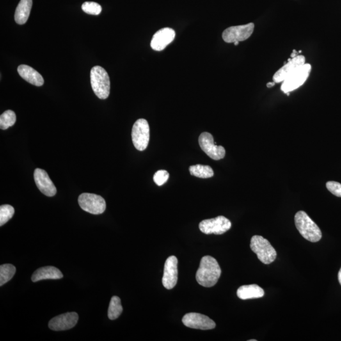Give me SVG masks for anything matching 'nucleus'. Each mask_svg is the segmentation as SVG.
I'll return each instance as SVG.
<instances>
[{
    "instance_id": "nucleus-1",
    "label": "nucleus",
    "mask_w": 341,
    "mask_h": 341,
    "mask_svg": "<svg viewBox=\"0 0 341 341\" xmlns=\"http://www.w3.org/2000/svg\"><path fill=\"white\" fill-rule=\"evenodd\" d=\"M221 275V267L214 258L210 256L202 257L196 274V280L199 285L205 288L212 287L216 285Z\"/></svg>"
},
{
    "instance_id": "nucleus-2",
    "label": "nucleus",
    "mask_w": 341,
    "mask_h": 341,
    "mask_svg": "<svg viewBox=\"0 0 341 341\" xmlns=\"http://www.w3.org/2000/svg\"><path fill=\"white\" fill-rule=\"evenodd\" d=\"M294 222L297 230L304 239L313 243L321 240V230L305 212H297L294 216Z\"/></svg>"
},
{
    "instance_id": "nucleus-3",
    "label": "nucleus",
    "mask_w": 341,
    "mask_h": 341,
    "mask_svg": "<svg viewBox=\"0 0 341 341\" xmlns=\"http://www.w3.org/2000/svg\"><path fill=\"white\" fill-rule=\"evenodd\" d=\"M91 83L95 95L100 99H106L110 93V80L106 70L96 66L91 70Z\"/></svg>"
},
{
    "instance_id": "nucleus-4",
    "label": "nucleus",
    "mask_w": 341,
    "mask_h": 341,
    "mask_svg": "<svg viewBox=\"0 0 341 341\" xmlns=\"http://www.w3.org/2000/svg\"><path fill=\"white\" fill-rule=\"evenodd\" d=\"M250 248L263 264H270L276 260V249L267 240L261 236L255 235L251 238Z\"/></svg>"
},
{
    "instance_id": "nucleus-5",
    "label": "nucleus",
    "mask_w": 341,
    "mask_h": 341,
    "mask_svg": "<svg viewBox=\"0 0 341 341\" xmlns=\"http://www.w3.org/2000/svg\"><path fill=\"white\" fill-rule=\"evenodd\" d=\"M133 144L137 150L143 151L147 147L150 139V128L145 119H139L133 126L132 131Z\"/></svg>"
},
{
    "instance_id": "nucleus-6",
    "label": "nucleus",
    "mask_w": 341,
    "mask_h": 341,
    "mask_svg": "<svg viewBox=\"0 0 341 341\" xmlns=\"http://www.w3.org/2000/svg\"><path fill=\"white\" fill-rule=\"evenodd\" d=\"M312 66L305 63L283 82L281 91L285 94L292 92L303 86L310 75Z\"/></svg>"
},
{
    "instance_id": "nucleus-7",
    "label": "nucleus",
    "mask_w": 341,
    "mask_h": 341,
    "mask_svg": "<svg viewBox=\"0 0 341 341\" xmlns=\"http://www.w3.org/2000/svg\"><path fill=\"white\" fill-rule=\"evenodd\" d=\"M78 202L82 209L92 214H101L106 208L104 199L96 194H82L79 196Z\"/></svg>"
},
{
    "instance_id": "nucleus-8",
    "label": "nucleus",
    "mask_w": 341,
    "mask_h": 341,
    "mask_svg": "<svg viewBox=\"0 0 341 341\" xmlns=\"http://www.w3.org/2000/svg\"><path fill=\"white\" fill-rule=\"evenodd\" d=\"M231 221L226 217L220 216L215 218L205 219L199 224V229L206 235H223L231 228Z\"/></svg>"
},
{
    "instance_id": "nucleus-9",
    "label": "nucleus",
    "mask_w": 341,
    "mask_h": 341,
    "mask_svg": "<svg viewBox=\"0 0 341 341\" xmlns=\"http://www.w3.org/2000/svg\"><path fill=\"white\" fill-rule=\"evenodd\" d=\"M198 143L203 152L211 159L218 161L225 156V148L223 146H217L214 143L213 136L209 133L203 132L201 134Z\"/></svg>"
},
{
    "instance_id": "nucleus-10",
    "label": "nucleus",
    "mask_w": 341,
    "mask_h": 341,
    "mask_svg": "<svg viewBox=\"0 0 341 341\" xmlns=\"http://www.w3.org/2000/svg\"><path fill=\"white\" fill-rule=\"evenodd\" d=\"M254 27L253 23H249L243 26L228 27L223 32V40L227 43H234L236 41L248 40L253 33Z\"/></svg>"
},
{
    "instance_id": "nucleus-11",
    "label": "nucleus",
    "mask_w": 341,
    "mask_h": 341,
    "mask_svg": "<svg viewBox=\"0 0 341 341\" xmlns=\"http://www.w3.org/2000/svg\"><path fill=\"white\" fill-rule=\"evenodd\" d=\"M182 322L189 328L200 330H210L216 326V323L209 317L198 313H187L183 317Z\"/></svg>"
},
{
    "instance_id": "nucleus-12",
    "label": "nucleus",
    "mask_w": 341,
    "mask_h": 341,
    "mask_svg": "<svg viewBox=\"0 0 341 341\" xmlns=\"http://www.w3.org/2000/svg\"><path fill=\"white\" fill-rule=\"evenodd\" d=\"M79 315L75 312L63 313L52 318L49 322V327L52 331H62L69 330L76 326Z\"/></svg>"
},
{
    "instance_id": "nucleus-13",
    "label": "nucleus",
    "mask_w": 341,
    "mask_h": 341,
    "mask_svg": "<svg viewBox=\"0 0 341 341\" xmlns=\"http://www.w3.org/2000/svg\"><path fill=\"white\" fill-rule=\"evenodd\" d=\"M178 281V259L175 256L167 258L164 264L162 285L167 290L173 289Z\"/></svg>"
},
{
    "instance_id": "nucleus-14",
    "label": "nucleus",
    "mask_w": 341,
    "mask_h": 341,
    "mask_svg": "<svg viewBox=\"0 0 341 341\" xmlns=\"http://www.w3.org/2000/svg\"><path fill=\"white\" fill-rule=\"evenodd\" d=\"M304 64H305V57L303 55H298L294 58H292L290 61H287L278 72H276L273 77L274 82L276 83L283 82Z\"/></svg>"
},
{
    "instance_id": "nucleus-15",
    "label": "nucleus",
    "mask_w": 341,
    "mask_h": 341,
    "mask_svg": "<svg viewBox=\"0 0 341 341\" xmlns=\"http://www.w3.org/2000/svg\"><path fill=\"white\" fill-rule=\"evenodd\" d=\"M34 181L39 190L48 196H53L56 194V188L54 186L49 175L44 169L37 168L34 173Z\"/></svg>"
},
{
    "instance_id": "nucleus-16",
    "label": "nucleus",
    "mask_w": 341,
    "mask_h": 341,
    "mask_svg": "<svg viewBox=\"0 0 341 341\" xmlns=\"http://www.w3.org/2000/svg\"><path fill=\"white\" fill-rule=\"evenodd\" d=\"M176 36L173 29L166 27L155 33L151 40L150 47L155 51H160L165 49L167 46L172 43Z\"/></svg>"
},
{
    "instance_id": "nucleus-17",
    "label": "nucleus",
    "mask_w": 341,
    "mask_h": 341,
    "mask_svg": "<svg viewBox=\"0 0 341 341\" xmlns=\"http://www.w3.org/2000/svg\"><path fill=\"white\" fill-rule=\"evenodd\" d=\"M17 71L20 76L30 84L38 87L44 84V79L42 75L31 66L21 65L18 67Z\"/></svg>"
},
{
    "instance_id": "nucleus-18",
    "label": "nucleus",
    "mask_w": 341,
    "mask_h": 341,
    "mask_svg": "<svg viewBox=\"0 0 341 341\" xmlns=\"http://www.w3.org/2000/svg\"><path fill=\"white\" fill-rule=\"evenodd\" d=\"M63 275L58 268L47 266L40 268L34 272L32 276V281L36 283L46 279H59L63 278Z\"/></svg>"
},
{
    "instance_id": "nucleus-19",
    "label": "nucleus",
    "mask_w": 341,
    "mask_h": 341,
    "mask_svg": "<svg viewBox=\"0 0 341 341\" xmlns=\"http://www.w3.org/2000/svg\"><path fill=\"white\" fill-rule=\"evenodd\" d=\"M237 296L244 300L260 298L264 296V291L257 285H244L237 290Z\"/></svg>"
},
{
    "instance_id": "nucleus-20",
    "label": "nucleus",
    "mask_w": 341,
    "mask_h": 341,
    "mask_svg": "<svg viewBox=\"0 0 341 341\" xmlns=\"http://www.w3.org/2000/svg\"><path fill=\"white\" fill-rule=\"evenodd\" d=\"M33 6V0H20L15 13V20L17 24H26L28 20Z\"/></svg>"
},
{
    "instance_id": "nucleus-21",
    "label": "nucleus",
    "mask_w": 341,
    "mask_h": 341,
    "mask_svg": "<svg viewBox=\"0 0 341 341\" xmlns=\"http://www.w3.org/2000/svg\"><path fill=\"white\" fill-rule=\"evenodd\" d=\"M192 176L200 178H209L214 176V171L211 167L202 164L191 166L189 168Z\"/></svg>"
},
{
    "instance_id": "nucleus-22",
    "label": "nucleus",
    "mask_w": 341,
    "mask_h": 341,
    "mask_svg": "<svg viewBox=\"0 0 341 341\" xmlns=\"http://www.w3.org/2000/svg\"><path fill=\"white\" fill-rule=\"evenodd\" d=\"M122 312L123 306L120 297L116 296L112 297L107 312L109 319L112 320L118 319Z\"/></svg>"
},
{
    "instance_id": "nucleus-23",
    "label": "nucleus",
    "mask_w": 341,
    "mask_h": 341,
    "mask_svg": "<svg viewBox=\"0 0 341 341\" xmlns=\"http://www.w3.org/2000/svg\"><path fill=\"white\" fill-rule=\"evenodd\" d=\"M16 268L14 265L6 264L0 266V286H2L10 281L15 275Z\"/></svg>"
},
{
    "instance_id": "nucleus-24",
    "label": "nucleus",
    "mask_w": 341,
    "mask_h": 341,
    "mask_svg": "<svg viewBox=\"0 0 341 341\" xmlns=\"http://www.w3.org/2000/svg\"><path fill=\"white\" fill-rule=\"evenodd\" d=\"M16 122V114L14 111L7 110L0 116V128L1 130L8 129Z\"/></svg>"
},
{
    "instance_id": "nucleus-25",
    "label": "nucleus",
    "mask_w": 341,
    "mask_h": 341,
    "mask_svg": "<svg viewBox=\"0 0 341 341\" xmlns=\"http://www.w3.org/2000/svg\"><path fill=\"white\" fill-rule=\"evenodd\" d=\"M14 208L10 205H3L0 207V226L7 223L14 214Z\"/></svg>"
},
{
    "instance_id": "nucleus-26",
    "label": "nucleus",
    "mask_w": 341,
    "mask_h": 341,
    "mask_svg": "<svg viewBox=\"0 0 341 341\" xmlns=\"http://www.w3.org/2000/svg\"><path fill=\"white\" fill-rule=\"evenodd\" d=\"M82 10L89 15H98L102 11L101 6L93 1L85 2L82 5Z\"/></svg>"
},
{
    "instance_id": "nucleus-27",
    "label": "nucleus",
    "mask_w": 341,
    "mask_h": 341,
    "mask_svg": "<svg viewBox=\"0 0 341 341\" xmlns=\"http://www.w3.org/2000/svg\"><path fill=\"white\" fill-rule=\"evenodd\" d=\"M169 178V174L166 170H159L154 174V181L158 186H162L166 184Z\"/></svg>"
},
{
    "instance_id": "nucleus-28",
    "label": "nucleus",
    "mask_w": 341,
    "mask_h": 341,
    "mask_svg": "<svg viewBox=\"0 0 341 341\" xmlns=\"http://www.w3.org/2000/svg\"><path fill=\"white\" fill-rule=\"evenodd\" d=\"M327 189L331 193L338 197H341V184L336 182H328L326 184Z\"/></svg>"
},
{
    "instance_id": "nucleus-29",
    "label": "nucleus",
    "mask_w": 341,
    "mask_h": 341,
    "mask_svg": "<svg viewBox=\"0 0 341 341\" xmlns=\"http://www.w3.org/2000/svg\"><path fill=\"white\" fill-rule=\"evenodd\" d=\"M298 51H296V50L294 49L292 51V53L291 54V58H294L295 57L298 56Z\"/></svg>"
},
{
    "instance_id": "nucleus-30",
    "label": "nucleus",
    "mask_w": 341,
    "mask_h": 341,
    "mask_svg": "<svg viewBox=\"0 0 341 341\" xmlns=\"http://www.w3.org/2000/svg\"><path fill=\"white\" fill-rule=\"evenodd\" d=\"M276 84V83L275 82H269V83L267 84V87L268 88H272V87H274V86H275Z\"/></svg>"
},
{
    "instance_id": "nucleus-31",
    "label": "nucleus",
    "mask_w": 341,
    "mask_h": 341,
    "mask_svg": "<svg viewBox=\"0 0 341 341\" xmlns=\"http://www.w3.org/2000/svg\"><path fill=\"white\" fill-rule=\"evenodd\" d=\"M338 281L341 286V268L340 270V271L338 272Z\"/></svg>"
},
{
    "instance_id": "nucleus-32",
    "label": "nucleus",
    "mask_w": 341,
    "mask_h": 341,
    "mask_svg": "<svg viewBox=\"0 0 341 341\" xmlns=\"http://www.w3.org/2000/svg\"><path fill=\"white\" fill-rule=\"evenodd\" d=\"M239 41H236V42L234 43V45L235 46H238L239 45Z\"/></svg>"
},
{
    "instance_id": "nucleus-33",
    "label": "nucleus",
    "mask_w": 341,
    "mask_h": 341,
    "mask_svg": "<svg viewBox=\"0 0 341 341\" xmlns=\"http://www.w3.org/2000/svg\"><path fill=\"white\" fill-rule=\"evenodd\" d=\"M257 341V340H249V341Z\"/></svg>"
}]
</instances>
